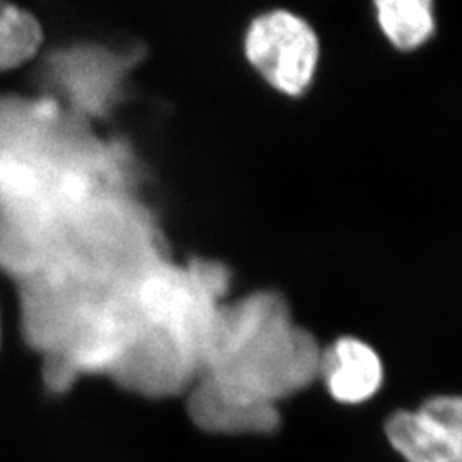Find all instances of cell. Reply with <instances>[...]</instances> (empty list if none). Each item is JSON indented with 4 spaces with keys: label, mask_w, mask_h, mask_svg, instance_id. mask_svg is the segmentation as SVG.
I'll return each mask as SVG.
<instances>
[{
    "label": "cell",
    "mask_w": 462,
    "mask_h": 462,
    "mask_svg": "<svg viewBox=\"0 0 462 462\" xmlns=\"http://www.w3.org/2000/svg\"><path fill=\"white\" fill-rule=\"evenodd\" d=\"M374 7L380 32L401 51L423 47L435 33V11L429 0H379Z\"/></svg>",
    "instance_id": "obj_6"
},
{
    "label": "cell",
    "mask_w": 462,
    "mask_h": 462,
    "mask_svg": "<svg viewBox=\"0 0 462 462\" xmlns=\"http://www.w3.org/2000/svg\"><path fill=\"white\" fill-rule=\"evenodd\" d=\"M319 377L330 397L356 406L370 401L382 389L383 364L375 347L355 336H343L322 349Z\"/></svg>",
    "instance_id": "obj_4"
},
{
    "label": "cell",
    "mask_w": 462,
    "mask_h": 462,
    "mask_svg": "<svg viewBox=\"0 0 462 462\" xmlns=\"http://www.w3.org/2000/svg\"><path fill=\"white\" fill-rule=\"evenodd\" d=\"M250 67L284 97L305 95L315 81L320 62V40L314 26L286 9L254 17L244 36Z\"/></svg>",
    "instance_id": "obj_2"
},
{
    "label": "cell",
    "mask_w": 462,
    "mask_h": 462,
    "mask_svg": "<svg viewBox=\"0 0 462 462\" xmlns=\"http://www.w3.org/2000/svg\"><path fill=\"white\" fill-rule=\"evenodd\" d=\"M320 353L314 336L293 326L281 309L228 360L202 375L233 402L278 408L281 399L319 377Z\"/></svg>",
    "instance_id": "obj_1"
},
{
    "label": "cell",
    "mask_w": 462,
    "mask_h": 462,
    "mask_svg": "<svg viewBox=\"0 0 462 462\" xmlns=\"http://www.w3.org/2000/svg\"><path fill=\"white\" fill-rule=\"evenodd\" d=\"M43 45V28L30 11L0 2V72L30 62Z\"/></svg>",
    "instance_id": "obj_7"
},
{
    "label": "cell",
    "mask_w": 462,
    "mask_h": 462,
    "mask_svg": "<svg viewBox=\"0 0 462 462\" xmlns=\"http://www.w3.org/2000/svg\"><path fill=\"white\" fill-rule=\"evenodd\" d=\"M187 411L199 429L219 435H263L273 433L281 425L280 408L233 402L221 396L206 375L190 387Z\"/></svg>",
    "instance_id": "obj_5"
},
{
    "label": "cell",
    "mask_w": 462,
    "mask_h": 462,
    "mask_svg": "<svg viewBox=\"0 0 462 462\" xmlns=\"http://www.w3.org/2000/svg\"><path fill=\"white\" fill-rule=\"evenodd\" d=\"M383 431L406 462H462L461 397H430L418 410L396 411Z\"/></svg>",
    "instance_id": "obj_3"
}]
</instances>
